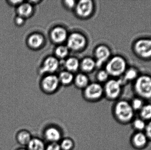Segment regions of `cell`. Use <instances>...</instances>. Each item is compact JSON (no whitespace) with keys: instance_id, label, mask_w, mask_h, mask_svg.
Returning a JSON list of instances; mask_svg holds the SVG:
<instances>
[{"instance_id":"5","label":"cell","mask_w":151,"mask_h":150,"mask_svg":"<svg viewBox=\"0 0 151 150\" xmlns=\"http://www.w3.org/2000/svg\"><path fill=\"white\" fill-rule=\"evenodd\" d=\"M121 86L122 84L119 80L111 79L107 81L104 88V93L107 98L114 100L120 95Z\"/></svg>"},{"instance_id":"27","label":"cell","mask_w":151,"mask_h":150,"mask_svg":"<svg viewBox=\"0 0 151 150\" xmlns=\"http://www.w3.org/2000/svg\"><path fill=\"white\" fill-rule=\"evenodd\" d=\"M59 145L62 150H71L74 147V143L71 139L66 138L62 140Z\"/></svg>"},{"instance_id":"12","label":"cell","mask_w":151,"mask_h":150,"mask_svg":"<svg viewBox=\"0 0 151 150\" xmlns=\"http://www.w3.org/2000/svg\"><path fill=\"white\" fill-rule=\"evenodd\" d=\"M50 38L54 43L61 44L67 40L68 35L65 28L58 26L51 30L50 33Z\"/></svg>"},{"instance_id":"29","label":"cell","mask_w":151,"mask_h":150,"mask_svg":"<svg viewBox=\"0 0 151 150\" xmlns=\"http://www.w3.org/2000/svg\"><path fill=\"white\" fill-rule=\"evenodd\" d=\"M109 76V74L105 70H100V71H99L97 75V79L99 82H105L106 81L107 82Z\"/></svg>"},{"instance_id":"13","label":"cell","mask_w":151,"mask_h":150,"mask_svg":"<svg viewBox=\"0 0 151 150\" xmlns=\"http://www.w3.org/2000/svg\"><path fill=\"white\" fill-rule=\"evenodd\" d=\"M45 139L52 143H58L61 140L62 134L60 130L55 127H51L47 128L44 132Z\"/></svg>"},{"instance_id":"1","label":"cell","mask_w":151,"mask_h":150,"mask_svg":"<svg viewBox=\"0 0 151 150\" xmlns=\"http://www.w3.org/2000/svg\"><path fill=\"white\" fill-rule=\"evenodd\" d=\"M114 111V116L122 123H128L131 121L134 114V111L130 103L125 100H121L116 103Z\"/></svg>"},{"instance_id":"17","label":"cell","mask_w":151,"mask_h":150,"mask_svg":"<svg viewBox=\"0 0 151 150\" xmlns=\"http://www.w3.org/2000/svg\"><path fill=\"white\" fill-rule=\"evenodd\" d=\"M80 67L84 72H91L96 67V61L90 57H86L80 63Z\"/></svg>"},{"instance_id":"26","label":"cell","mask_w":151,"mask_h":150,"mask_svg":"<svg viewBox=\"0 0 151 150\" xmlns=\"http://www.w3.org/2000/svg\"><path fill=\"white\" fill-rule=\"evenodd\" d=\"M146 124L144 120L141 118H137L133 121V126L136 130H137L138 132H142V131L145 129Z\"/></svg>"},{"instance_id":"15","label":"cell","mask_w":151,"mask_h":150,"mask_svg":"<svg viewBox=\"0 0 151 150\" xmlns=\"http://www.w3.org/2000/svg\"><path fill=\"white\" fill-rule=\"evenodd\" d=\"M45 38L42 34L34 33L28 37L27 43L30 47L33 49H38L43 45Z\"/></svg>"},{"instance_id":"3","label":"cell","mask_w":151,"mask_h":150,"mask_svg":"<svg viewBox=\"0 0 151 150\" xmlns=\"http://www.w3.org/2000/svg\"><path fill=\"white\" fill-rule=\"evenodd\" d=\"M134 89L139 97L145 99H151V77L144 75L137 77L135 83Z\"/></svg>"},{"instance_id":"24","label":"cell","mask_w":151,"mask_h":150,"mask_svg":"<svg viewBox=\"0 0 151 150\" xmlns=\"http://www.w3.org/2000/svg\"><path fill=\"white\" fill-rule=\"evenodd\" d=\"M69 50L70 49L67 46L63 45L58 46L55 50L56 57L60 59H64L69 54Z\"/></svg>"},{"instance_id":"23","label":"cell","mask_w":151,"mask_h":150,"mask_svg":"<svg viewBox=\"0 0 151 150\" xmlns=\"http://www.w3.org/2000/svg\"><path fill=\"white\" fill-rule=\"evenodd\" d=\"M124 78L123 80H119L121 83L122 85L124 81L125 82L129 81H133L136 80L138 77V72L137 70L134 68L129 69L126 70L124 73Z\"/></svg>"},{"instance_id":"14","label":"cell","mask_w":151,"mask_h":150,"mask_svg":"<svg viewBox=\"0 0 151 150\" xmlns=\"http://www.w3.org/2000/svg\"><path fill=\"white\" fill-rule=\"evenodd\" d=\"M148 138L145 133L138 132L133 135L132 138V144L137 149H141L144 148L148 143Z\"/></svg>"},{"instance_id":"9","label":"cell","mask_w":151,"mask_h":150,"mask_svg":"<svg viewBox=\"0 0 151 150\" xmlns=\"http://www.w3.org/2000/svg\"><path fill=\"white\" fill-rule=\"evenodd\" d=\"M60 84L58 76L53 74L47 75L42 79L41 86L43 90L48 93L55 92Z\"/></svg>"},{"instance_id":"20","label":"cell","mask_w":151,"mask_h":150,"mask_svg":"<svg viewBox=\"0 0 151 150\" xmlns=\"http://www.w3.org/2000/svg\"><path fill=\"white\" fill-rule=\"evenodd\" d=\"M58 77L60 83L64 85H68L71 84L74 78L73 73L66 70L61 72Z\"/></svg>"},{"instance_id":"8","label":"cell","mask_w":151,"mask_h":150,"mask_svg":"<svg viewBox=\"0 0 151 150\" xmlns=\"http://www.w3.org/2000/svg\"><path fill=\"white\" fill-rule=\"evenodd\" d=\"M94 4L90 0H81L76 3L75 8L76 15L81 18H87L92 14Z\"/></svg>"},{"instance_id":"33","label":"cell","mask_w":151,"mask_h":150,"mask_svg":"<svg viewBox=\"0 0 151 150\" xmlns=\"http://www.w3.org/2000/svg\"><path fill=\"white\" fill-rule=\"evenodd\" d=\"M24 18L22 17L19 16V17H17L16 19V22L17 24L20 25L24 23Z\"/></svg>"},{"instance_id":"30","label":"cell","mask_w":151,"mask_h":150,"mask_svg":"<svg viewBox=\"0 0 151 150\" xmlns=\"http://www.w3.org/2000/svg\"><path fill=\"white\" fill-rule=\"evenodd\" d=\"M45 150H62L59 144L52 143L46 147Z\"/></svg>"},{"instance_id":"11","label":"cell","mask_w":151,"mask_h":150,"mask_svg":"<svg viewBox=\"0 0 151 150\" xmlns=\"http://www.w3.org/2000/svg\"><path fill=\"white\" fill-rule=\"evenodd\" d=\"M59 61L56 57L50 56L47 57L42 63L40 69L42 74H53L59 67Z\"/></svg>"},{"instance_id":"21","label":"cell","mask_w":151,"mask_h":150,"mask_svg":"<svg viewBox=\"0 0 151 150\" xmlns=\"http://www.w3.org/2000/svg\"><path fill=\"white\" fill-rule=\"evenodd\" d=\"M27 147V150H45L46 148L43 141L37 138H32Z\"/></svg>"},{"instance_id":"28","label":"cell","mask_w":151,"mask_h":150,"mask_svg":"<svg viewBox=\"0 0 151 150\" xmlns=\"http://www.w3.org/2000/svg\"><path fill=\"white\" fill-rule=\"evenodd\" d=\"M130 105L134 111H140L144 105L142 100L139 98H135L133 100Z\"/></svg>"},{"instance_id":"6","label":"cell","mask_w":151,"mask_h":150,"mask_svg":"<svg viewBox=\"0 0 151 150\" xmlns=\"http://www.w3.org/2000/svg\"><path fill=\"white\" fill-rule=\"evenodd\" d=\"M134 50L139 57L143 59L151 57V39L142 38L137 40L134 45Z\"/></svg>"},{"instance_id":"32","label":"cell","mask_w":151,"mask_h":150,"mask_svg":"<svg viewBox=\"0 0 151 150\" xmlns=\"http://www.w3.org/2000/svg\"><path fill=\"white\" fill-rule=\"evenodd\" d=\"M145 134L149 140H151V121L146 124L145 129Z\"/></svg>"},{"instance_id":"10","label":"cell","mask_w":151,"mask_h":150,"mask_svg":"<svg viewBox=\"0 0 151 150\" xmlns=\"http://www.w3.org/2000/svg\"><path fill=\"white\" fill-rule=\"evenodd\" d=\"M94 54L96 67L99 68L109 60L111 56V52L110 48L107 46L100 45L97 47Z\"/></svg>"},{"instance_id":"7","label":"cell","mask_w":151,"mask_h":150,"mask_svg":"<svg viewBox=\"0 0 151 150\" xmlns=\"http://www.w3.org/2000/svg\"><path fill=\"white\" fill-rule=\"evenodd\" d=\"M104 93V88L98 83L89 84L83 92L85 99L90 101H96L100 99Z\"/></svg>"},{"instance_id":"22","label":"cell","mask_w":151,"mask_h":150,"mask_svg":"<svg viewBox=\"0 0 151 150\" xmlns=\"http://www.w3.org/2000/svg\"><path fill=\"white\" fill-rule=\"evenodd\" d=\"M76 85L80 89H85L89 85L88 77L84 74L80 73L76 76L74 78Z\"/></svg>"},{"instance_id":"25","label":"cell","mask_w":151,"mask_h":150,"mask_svg":"<svg viewBox=\"0 0 151 150\" xmlns=\"http://www.w3.org/2000/svg\"><path fill=\"white\" fill-rule=\"evenodd\" d=\"M141 119L145 120H151V104L144 105L140 111Z\"/></svg>"},{"instance_id":"2","label":"cell","mask_w":151,"mask_h":150,"mask_svg":"<svg viewBox=\"0 0 151 150\" xmlns=\"http://www.w3.org/2000/svg\"><path fill=\"white\" fill-rule=\"evenodd\" d=\"M127 66L125 59L122 56L116 55L107 62L105 70L109 76L119 77L125 73L127 70Z\"/></svg>"},{"instance_id":"31","label":"cell","mask_w":151,"mask_h":150,"mask_svg":"<svg viewBox=\"0 0 151 150\" xmlns=\"http://www.w3.org/2000/svg\"><path fill=\"white\" fill-rule=\"evenodd\" d=\"M64 3L65 7L69 9H75L76 4V2L73 0H67L64 1Z\"/></svg>"},{"instance_id":"19","label":"cell","mask_w":151,"mask_h":150,"mask_svg":"<svg viewBox=\"0 0 151 150\" xmlns=\"http://www.w3.org/2000/svg\"><path fill=\"white\" fill-rule=\"evenodd\" d=\"M80 66V62L76 57H69L64 62V67L66 70L71 73L77 71Z\"/></svg>"},{"instance_id":"4","label":"cell","mask_w":151,"mask_h":150,"mask_svg":"<svg viewBox=\"0 0 151 150\" xmlns=\"http://www.w3.org/2000/svg\"><path fill=\"white\" fill-rule=\"evenodd\" d=\"M67 42V46L69 49L76 52L84 48L87 42L85 36L78 32L72 33L68 35Z\"/></svg>"},{"instance_id":"16","label":"cell","mask_w":151,"mask_h":150,"mask_svg":"<svg viewBox=\"0 0 151 150\" xmlns=\"http://www.w3.org/2000/svg\"><path fill=\"white\" fill-rule=\"evenodd\" d=\"M32 139L31 134L27 130H19L16 135V140L22 146H27Z\"/></svg>"},{"instance_id":"18","label":"cell","mask_w":151,"mask_h":150,"mask_svg":"<svg viewBox=\"0 0 151 150\" xmlns=\"http://www.w3.org/2000/svg\"><path fill=\"white\" fill-rule=\"evenodd\" d=\"M18 13L19 16L23 18L28 17L32 14L33 8L30 3H22L18 8Z\"/></svg>"},{"instance_id":"34","label":"cell","mask_w":151,"mask_h":150,"mask_svg":"<svg viewBox=\"0 0 151 150\" xmlns=\"http://www.w3.org/2000/svg\"><path fill=\"white\" fill-rule=\"evenodd\" d=\"M17 150H27V149H17Z\"/></svg>"}]
</instances>
